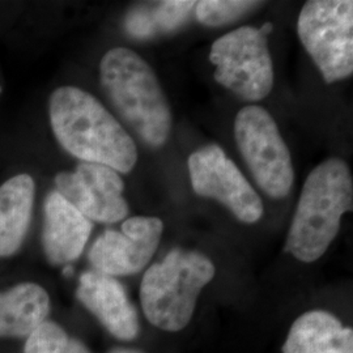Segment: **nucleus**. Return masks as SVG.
<instances>
[{"mask_svg": "<svg viewBox=\"0 0 353 353\" xmlns=\"http://www.w3.org/2000/svg\"><path fill=\"white\" fill-rule=\"evenodd\" d=\"M51 130L63 147L83 163L130 173L138 161L135 141L101 102L77 87H59L49 99Z\"/></svg>", "mask_w": 353, "mask_h": 353, "instance_id": "nucleus-1", "label": "nucleus"}, {"mask_svg": "<svg viewBox=\"0 0 353 353\" xmlns=\"http://www.w3.org/2000/svg\"><path fill=\"white\" fill-rule=\"evenodd\" d=\"M353 208V181L348 165L330 159L312 170L285 242V252L297 261H318L339 233L341 216Z\"/></svg>", "mask_w": 353, "mask_h": 353, "instance_id": "nucleus-2", "label": "nucleus"}, {"mask_svg": "<svg viewBox=\"0 0 353 353\" xmlns=\"http://www.w3.org/2000/svg\"><path fill=\"white\" fill-rule=\"evenodd\" d=\"M100 79L117 112L152 147H161L170 135L172 112L163 88L135 51L114 48L100 63Z\"/></svg>", "mask_w": 353, "mask_h": 353, "instance_id": "nucleus-3", "label": "nucleus"}, {"mask_svg": "<svg viewBox=\"0 0 353 353\" xmlns=\"http://www.w3.org/2000/svg\"><path fill=\"white\" fill-rule=\"evenodd\" d=\"M214 265L204 254L174 249L152 265L140 284V303L152 326L168 332L188 327L203 288L214 278Z\"/></svg>", "mask_w": 353, "mask_h": 353, "instance_id": "nucleus-4", "label": "nucleus"}, {"mask_svg": "<svg viewBox=\"0 0 353 353\" xmlns=\"http://www.w3.org/2000/svg\"><path fill=\"white\" fill-rule=\"evenodd\" d=\"M274 26H242L212 43L210 61L216 65L214 80L245 101H261L274 87V64L267 34Z\"/></svg>", "mask_w": 353, "mask_h": 353, "instance_id": "nucleus-5", "label": "nucleus"}, {"mask_svg": "<svg viewBox=\"0 0 353 353\" xmlns=\"http://www.w3.org/2000/svg\"><path fill=\"white\" fill-rule=\"evenodd\" d=\"M297 32L327 84L352 75L353 1H307L299 16Z\"/></svg>", "mask_w": 353, "mask_h": 353, "instance_id": "nucleus-6", "label": "nucleus"}, {"mask_svg": "<svg viewBox=\"0 0 353 353\" xmlns=\"http://www.w3.org/2000/svg\"><path fill=\"white\" fill-rule=\"evenodd\" d=\"M234 137L258 186L271 198L287 196L293 186L294 169L271 114L254 105L241 109L234 121Z\"/></svg>", "mask_w": 353, "mask_h": 353, "instance_id": "nucleus-7", "label": "nucleus"}, {"mask_svg": "<svg viewBox=\"0 0 353 353\" xmlns=\"http://www.w3.org/2000/svg\"><path fill=\"white\" fill-rule=\"evenodd\" d=\"M188 164L191 186L199 196L224 204L246 224H254L262 217V199L217 144L205 145L190 154Z\"/></svg>", "mask_w": 353, "mask_h": 353, "instance_id": "nucleus-8", "label": "nucleus"}, {"mask_svg": "<svg viewBox=\"0 0 353 353\" xmlns=\"http://www.w3.org/2000/svg\"><path fill=\"white\" fill-rule=\"evenodd\" d=\"M164 223L157 217L135 216L122 230L109 229L94 241L88 252L93 271L118 278L135 275L150 263L160 245Z\"/></svg>", "mask_w": 353, "mask_h": 353, "instance_id": "nucleus-9", "label": "nucleus"}, {"mask_svg": "<svg viewBox=\"0 0 353 353\" xmlns=\"http://www.w3.org/2000/svg\"><path fill=\"white\" fill-rule=\"evenodd\" d=\"M55 186V191L90 221L114 224L128 214L125 182L109 166L81 163L74 172L58 173Z\"/></svg>", "mask_w": 353, "mask_h": 353, "instance_id": "nucleus-10", "label": "nucleus"}, {"mask_svg": "<svg viewBox=\"0 0 353 353\" xmlns=\"http://www.w3.org/2000/svg\"><path fill=\"white\" fill-rule=\"evenodd\" d=\"M76 297L114 338L123 341L138 338V310L118 279L87 271L79 279Z\"/></svg>", "mask_w": 353, "mask_h": 353, "instance_id": "nucleus-11", "label": "nucleus"}, {"mask_svg": "<svg viewBox=\"0 0 353 353\" xmlns=\"http://www.w3.org/2000/svg\"><path fill=\"white\" fill-rule=\"evenodd\" d=\"M42 248L52 265L75 262L84 252L93 224L58 191H51L45 201Z\"/></svg>", "mask_w": 353, "mask_h": 353, "instance_id": "nucleus-12", "label": "nucleus"}, {"mask_svg": "<svg viewBox=\"0 0 353 353\" xmlns=\"http://www.w3.org/2000/svg\"><path fill=\"white\" fill-rule=\"evenodd\" d=\"M283 353H353V331L326 310L306 312L292 323Z\"/></svg>", "mask_w": 353, "mask_h": 353, "instance_id": "nucleus-13", "label": "nucleus"}, {"mask_svg": "<svg viewBox=\"0 0 353 353\" xmlns=\"http://www.w3.org/2000/svg\"><path fill=\"white\" fill-rule=\"evenodd\" d=\"M36 183L30 174L11 176L0 186V258L20 250L30 227Z\"/></svg>", "mask_w": 353, "mask_h": 353, "instance_id": "nucleus-14", "label": "nucleus"}, {"mask_svg": "<svg viewBox=\"0 0 353 353\" xmlns=\"http://www.w3.org/2000/svg\"><path fill=\"white\" fill-rule=\"evenodd\" d=\"M50 307L49 293L32 281L0 292V338H28L48 321Z\"/></svg>", "mask_w": 353, "mask_h": 353, "instance_id": "nucleus-15", "label": "nucleus"}, {"mask_svg": "<svg viewBox=\"0 0 353 353\" xmlns=\"http://www.w3.org/2000/svg\"><path fill=\"white\" fill-rule=\"evenodd\" d=\"M195 6L196 1L190 0H168L154 6H139L127 14L125 29L131 37L138 39L170 33L189 20Z\"/></svg>", "mask_w": 353, "mask_h": 353, "instance_id": "nucleus-16", "label": "nucleus"}, {"mask_svg": "<svg viewBox=\"0 0 353 353\" xmlns=\"http://www.w3.org/2000/svg\"><path fill=\"white\" fill-rule=\"evenodd\" d=\"M23 353H92L57 322L45 321L26 338Z\"/></svg>", "mask_w": 353, "mask_h": 353, "instance_id": "nucleus-17", "label": "nucleus"}, {"mask_svg": "<svg viewBox=\"0 0 353 353\" xmlns=\"http://www.w3.org/2000/svg\"><path fill=\"white\" fill-rule=\"evenodd\" d=\"M261 4L262 1L203 0L196 3L195 13L198 21L204 26H220L239 20Z\"/></svg>", "mask_w": 353, "mask_h": 353, "instance_id": "nucleus-18", "label": "nucleus"}, {"mask_svg": "<svg viewBox=\"0 0 353 353\" xmlns=\"http://www.w3.org/2000/svg\"><path fill=\"white\" fill-rule=\"evenodd\" d=\"M108 353H143L137 350H130V348H114L112 351H109Z\"/></svg>", "mask_w": 353, "mask_h": 353, "instance_id": "nucleus-19", "label": "nucleus"}, {"mask_svg": "<svg viewBox=\"0 0 353 353\" xmlns=\"http://www.w3.org/2000/svg\"><path fill=\"white\" fill-rule=\"evenodd\" d=\"M0 92H1V89H0Z\"/></svg>", "mask_w": 353, "mask_h": 353, "instance_id": "nucleus-20", "label": "nucleus"}]
</instances>
